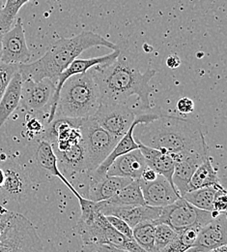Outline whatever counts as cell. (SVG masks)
<instances>
[{
	"instance_id": "obj_2",
	"label": "cell",
	"mask_w": 227,
	"mask_h": 252,
	"mask_svg": "<svg viewBox=\"0 0 227 252\" xmlns=\"http://www.w3.org/2000/svg\"><path fill=\"white\" fill-rule=\"evenodd\" d=\"M133 138L138 144L173 155L208 153L200 126L178 117L159 115L152 122L139 124L134 128Z\"/></svg>"
},
{
	"instance_id": "obj_18",
	"label": "cell",
	"mask_w": 227,
	"mask_h": 252,
	"mask_svg": "<svg viewBox=\"0 0 227 252\" xmlns=\"http://www.w3.org/2000/svg\"><path fill=\"white\" fill-rule=\"evenodd\" d=\"M54 152L57 158L58 169L70 184L77 177L88 175L84 148L81 141L66 151Z\"/></svg>"
},
{
	"instance_id": "obj_24",
	"label": "cell",
	"mask_w": 227,
	"mask_h": 252,
	"mask_svg": "<svg viewBox=\"0 0 227 252\" xmlns=\"http://www.w3.org/2000/svg\"><path fill=\"white\" fill-rule=\"evenodd\" d=\"M217 170L213 165L212 158L209 156L195 170L188 186V191L203 189L207 187H221Z\"/></svg>"
},
{
	"instance_id": "obj_40",
	"label": "cell",
	"mask_w": 227,
	"mask_h": 252,
	"mask_svg": "<svg viewBox=\"0 0 227 252\" xmlns=\"http://www.w3.org/2000/svg\"><path fill=\"white\" fill-rule=\"evenodd\" d=\"M4 179H5L4 171H3V169H2V168H0V189H1V188H2V186H3Z\"/></svg>"
},
{
	"instance_id": "obj_7",
	"label": "cell",
	"mask_w": 227,
	"mask_h": 252,
	"mask_svg": "<svg viewBox=\"0 0 227 252\" xmlns=\"http://www.w3.org/2000/svg\"><path fill=\"white\" fill-rule=\"evenodd\" d=\"M28 178L33 173H48L59 179L71 192L76 189L66 180L65 177L60 173L57 166V158L52 145L47 141L42 135L33 138L30 144L26 147V151L20 164Z\"/></svg>"
},
{
	"instance_id": "obj_4",
	"label": "cell",
	"mask_w": 227,
	"mask_h": 252,
	"mask_svg": "<svg viewBox=\"0 0 227 252\" xmlns=\"http://www.w3.org/2000/svg\"><path fill=\"white\" fill-rule=\"evenodd\" d=\"M101 99L93 69L70 77L62 86L55 116L88 119L95 115Z\"/></svg>"
},
{
	"instance_id": "obj_3",
	"label": "cell",
	"mask_w": 227,
	"mask_h": 252,
	"mask_svg": "<svg viewBox=\"0 0 227 252\" xmlns=\"http://www.w3.org/2000/svg\"><path fill=\"white\" fill-rule=\"evenodd\" d=\"M102 46L112 51L118 48L114 43L97 33L82 32L72 38H61L54 42L38 61L32 63L19 64V72L23 81L39 82L50 79L56 85L59 75L77 57L87 49Z\"/></svg>"
},
{
	"instance_id": "obj_11",
	"label": "cell",
	"mask_w": 227,
	"mask_h": 252,
	"mask_svg": "<svg viewBox=\"0 0 227 252\" xmlns=\"http://www.w3.org/2000/svg\"><path fill=\"white\" fill-rule=\"evenodd\" d=\"M31 53L27 47L23 21L17 19L14 28L2 33V54L0 62L8 64L28 63Z\"/></svg>"
},
{
	"instance_id": "obj_13",
	"label": "cell",
	"mask_w": 227,
	"mask_h": 252,
	"mask_svg": "<svg viewBox=\"0 0 227 252\" xmlns=\"http://www.w3.org/2000/svg\"><path fill=\"white\" fill-rule=\"evenodd\" d=\"M119 54H120V49H119V46H118V48L116 50L112 51L111 54H108V55H105V56H102V57H98V58L86 59V60L76 59L71 63L66 68L65 70L59 75V77L56 81L55 93H54V96H53V99L51 101V105H50V111H49V117H48V123L47 124H50L55 117L60 90H61L62 86L64 85V83L70 77H72L74 75H76V74L84 73V72L88 71L89 69H91V68H93L97 65L112 63L117 59Z\"/></svg>"
},
{
	"instance_id": "obj_15",
	"label": "cell",
	"mask_w": 227,
	"mask_h": 252,
	"mask_svg": "<svg viewBox=\"0 0 227 252\" xmlns=\"http://www.w3.org/2000/svg\"><path fill=\"white\" fill-rule=\"evenodd\" d=\"M98 210L103 216H113L125 221L132 229L135 225L143 221H156L162 212V208L142 206H110L104 201L97 202Z\"/></svg>"
},
{
	"instance_id": "obj_38",
	"label": "cell",
	"mask_w": 227,
	"mask_h": 252,
	"mask_svg": "<svg viewBox=\"0 0 227 252\" xmlns=\"http://www.w3.org/2000/svg\"><path fill=\"white\" fill-rule=\"evenodd\" d=\"M181 64V60L177 57V56H170L167 60H166V65L167 67L171 68V69H176L180 66Z\"/></svg>"
},
{
	"instance_id": "obj_31",
	"label": "cell",
	"mask_w": 227,
	"mask_h": 252,
	"mask_svg": "<svg viewBox=\"0 0 227 252\" xmlns=\"http://www.w3.org/2000/svg\"><path fill=\"white\" fill-rule=\"evenodd\" d=\"M106 220L109 222V224L115 229L117 230L119 233L123 234L124 236L130 238V239H133L132 237V229L130 228V226L125 222L122 220L121 219H118L116 217L113 216H105Z\"/></svg>"
},
{
	"instance_id": "obj_12",
	"label": "cell",
	"mask_w": 227,
	"mask_h": 252,
	"mask_svg": "<svg viewBox=\"0 0 227 252\" xmlns=\"http://www.w3.org/2000/svg\"><path fill=\"white\" fill-rule=\"evenodd\" d=\"M158 117H159V115H157V114H145V115L135 116V119H134L132 125L129 128V130L123 137L120 138V140L115 145L112 152L101 163V165L98 167L96 170H94L93 172H91L88 175V185H89V183L95 182V181L103 178L104 176H106L107 169L109 168V166L112 164V162L116 158H119L123 155H126L131 151L139 149L138 143H136L133 138V131H134L135 126L139 124H145V123L152 122L153 120L157 119Z\"/></svg>"
},
{
	"instance_id": "obj_32",
	"label": "cell",
	"mask_w": 227,
	"mask_h": 252,
	"mask_svg": "<svg viewBox=\"0 0 227 252\" xmlns=\"http://www.w3.org/2000/svg\"><path fill=\"white\" fill-rule=\"evenodd\" d=\"M227 192L226 189L217 191L214 200V211L220 214H227Z\"/></svg>"
},
{
	"instance_id": "obj_30",
	"label": "cell",
	"mask_w": 227,
	"mask_h": 252,
	"mask_svg": "<svg viewBox=\"0 0 227 252\" xmlns=\"http://www.w3.org/2000/svg\"><path fill=\"white\" fill-rule=\"evenodd\" d=\"M19 71V64H8L0 62V99L4 94L11 79Z\"/></svg>"
},
{
	"instance_id": "obj_10",
	"label": "cell",
	"mask_w": 227,
	"mask_h": 252,
	"mask_svg": "<svg viewBox=\"0 0 227 252\" xmlns=\"http://www.w3.org/2000/svg\"><path fill=\"white\" fill-rule=\"evenodd\" d=\"M55 93V83L50 79L39 82L32 80L23 81L20 104L32 115L49 113Z\"/></svg>"
},
{
	"instance_id": "obj_8",
	"label": "cell",
	"mask_w": 227,
	"mask_h": 252,
	"mask_svg": "<svg viewBox=\"0 0 227 252\" xmlns=\"http://www.w3.org/2000/svg\"><path fill=\"white\" fill-rule=\"evenodd\" d=\"M213 220L211 212L203 211L189 203L183 197L171 205L163 207L156 223H165L178 233L193 226H204Z\"/></svg>"
},
{
	"instance_id": "obj_28",
	"label": "cell",
	"mask_w": 227,
	"mask_h": 252,
	"mask_svg": "<svg viewBox=\"0 0 227 252\" xmlns=\"http://www.w3.org/2000/svg\"><path fill=\"white\" fill-rule=\"evenodd\" d=\"M25 3V0H6L5 5L0 10L1 33H5L12 29L19 11Z\"/></svg>"
},
{
	"instance_id": "obj_16",
	"label": "cell",
	"mask_w": 227,
	"mask_h": 252,
	"mask_svg": "<svg viewBox=\"0 0 227 252\" xmlns=\"http://www.w3.org/2000/svg\"><path fill=\"white\" fill-rule=\"evenodd\" d=\"M145 204L151 207L163 208L174 203L181 196L176 189L161 175L152 182L138 180Z\"/></svg>"
},
{
	"instance_id": "obj_1",
	"label": "cell",
	"mask_w": 227,
	"mask_h": 252,
	"mask_svg": "<svg viewBox=\"0 0 227 252\" xmlns=\"http://www.w3.org/2000/svg\"><path fill=\"white\" fill-rule=\"evenodd\" d=\"M119 46V45H118ZM117 59L112 63L93 67L101 103H123L131 96H137L141 105L150 107L152 88L149 83L156 75V70L147 69L140 72L127 55L126 50H121Z\"/></svg>"
},
{
	"instance_id": "obj_22",
	"label": "cell",
	"mask_w": 227,
	"mask_h": 252,
	"mask_svg": "<svg viewBox=\"0 0 227 252\" xmlns=\"http://www.w3.org/2000/svg\"><path fill=\"white\" fill-rule=\"evenodd\" d=\"M131 181L133 180L129 178L104 176L98 181L89 183L86 192V198L94 202L108 200L117 191L128 186Z\"/></svg>"
},
{
	"instance_id": "obj_25",
	"label": "cell",
	"mask_w": 227,
	"mask_h": 252,
	"mask_svg": "<svg viewBox=\"0 0 227 252\" xmlns=\"http://www.w3.org/2000/svg\"><path fill=\"white\" fill-rule=\"evenodd\" d=\"M110 206H142L146 205L138 180L131 181L128 186L117 191L111 198L104 201Z\"/></svg>"
},
{
	"instance_id": "obj_21",
	"label": "cell",
	"mask_w": 227,
	"mask_h": 252,
	"mask_svg": "<svg viewBox=\"0 0 227 252\" xmlns=\"http://www.w3.org/2000/svg\"><path fill=\"white\" fill-rule=\"evenodd\" d=\"M139 145V150L145 159L146 165L154 170L158 175L164 177L172 186V175L175 168V158L173 154L164 150H158ZM174 187V186H173Z\"/></svg>"
},
{
	"instance_id": "obj_5",
	"label": "cell",
	"mask_w": 227,
	"mask_h": 252,
	"mask_svg": "<svg viewBox=\"0 0 227 252\" xmlns=\"http://www.w3.org/2000/svg\"><path fill=\"white\" fill-rule=\"evenodd\" d=\"M43 243L25 217L11 213L0 235V252H43Z\"/></svg>"
},
{
	"instance_id": "obj_41",
	"label": "cell",
	"mask_w": 227,
	"mask_h": 252,
	"mask_svg": "<svg viewBox=\"0 0 227 252\" xmlns=\"http://www.w3.org/2000/svg\"><path fill=\"white\" fill-rule=\"evenodd\" d=\"M1 54H2V33L0 32V59H1Z\"/></svg>"
},
{
	"instance_id": "obj_42",
	"label": "cell",
	"mask_w": 227,
	"mask_h": 252,
	"mask_svg": "<svg viewBox=\"0 0 227 252\" xmlns=\"http://www.w3.org/2000/svg\"><path fill=\"white\" fill-rule=\"evenodd\" d=\"M2 7H3V2H2V0H0V10Z\"/></svg>"
},
{
	"instance_id": "obj_9",
	"label": "cell",
	"mask_w": 227,
	"mask_h": 252,
	"mask_svg": "<svg viewBox=\"0 0 227 252\" xmlns=\"http://www.w3.org/2000/svg\"><path fill=\"white\" fill-rule=\"evenodd\" d=\"M98 125L115 137H123L135 119V113L127 104L101 103L93 116Z\"/></svg>"
},
{
	"instance_id": "obj_35",
	"label": "cell",
	"mask_w": 227,
	"mask_h": 252,
	"mask_svg": "<svg viewBox=\"0 0 227 252\" xmlns=\"http://www.w3.org/2000/svg\"><path fill=\"white\" fill-rule=\"evenodd\" d=\"M26 127L28 132L32 134L33 138L41 135L45 129L42 126V124L39 122V120H37L36 118H33L30 121H28L26 124Z\"/></svg>"
},
{
	"instance_id": "obj_17",
	"label": "cell",
	"mask_w": 227,
	"mask_h": 252,
	"mask_svg": "<svg viewBox=\"0 0 227 252\" xmlns=\"http://www.w3.org/2000/svg\"><path fill=\"white\" fill-rule=\"evenodd\" d=\"M175 168L172 175V183L179 195L183 197L187 191L189 183L198 166L207 158L208 153H190L173 155Z\"/></svg>"
},
{
	"instance_id": "obj_23",
	"label": "cell",
	"mask_w": 227,
	"mask_h": 252,
	"mask_svg": "<svg viewBox=\"0 0 227 252\" xmlns=\"http://www.w3.org/2000/svg\"><path fill=\"white\" fill-rule=\"evenodd\" d=\"M23 79L20 72H16L11 79L4 94L0 99V127L3 126L20 105Z\"/></svg>"
},
{
	"instance_id": "obj_19",
	"label": "cell",
	"mask_w": 227,
	"mask_h": 252,
	"mask_svg": "<svg viewBox=\"0 0 227 252\" xmlns=\"http://www.w3.org/2000/svg\"><path fill=\"white\" fill-rule=\"evenodd\" d=\"M147 167L145 159L139 149L116 158L109 166L106 176H116L139 180L142 172Z\"/></svg>"
},
{
	"instance_id": "obj_29",
	"label": "cell",
	"mask_w": 227,
	"mask_h": 252,
	"mask_svg": "<svg viewBox=\"0 0 227 252\" xmlns=\"http://www.w3.org/2000/svg\"><path fill=\"white\" fill-rule=\"evenodd\" d=\"M179 233L165 223H156L155 227V248L157 252L178 237Z\"/></svg>"
},
{
	"instance_id": "obj_27",
	"label": "cell",
	"mask_w": 227,
	"mask_h": 252,
	"mask_svg": "<svg viewBox=\"0 0 227 252\" xmlns=\"http://www.w3.org/2000/svg\"><path fill=\"white\" fill-rule=\"evenodd\" d=\"M155 221H143L132 228L133 240L147 252H157L155 248Z\"/></svg>"
},
{
	"instance_id": "obj_20",
	"label": "cell",
	"mask_w": 227,
	"mask_h": 252,
	"mask_svg": "<svg viewBox=\"0 0 227 252\" xmlns=\"http://www.w3.org/2000/svg\"><path fill=\"white\" fill-rule=\"evenodd\" d=\"M5 179L1 189L12 199L22 200L29 191V178L20 164H9L3 169Z\"/></svg>"
},
{
	"instance_id": "obj_43",
	"label": "cell",
	"mask_w": 227,
	"mask_h": 252,
	"mask_svg": "<svg viewBox=\"0 0 227 252\" xmlns=\"http://www.w3.org/2000/svg\"><path fill=\"white\" fill-rule=\"evenodd\" d=\"M25 1H26V3H27V2H29V1H31V0H25Z\"/></svg>"
},
{
	"instance_id": "obj_14",
	"label": "cell",
	"mask_w": 227,
	"mask_h": 252,
	"mask_svg": "<svg viewBox=\"0 0 227 252\" xmlns=\"http://www.w3.org/2000/svg\"><path fill=\"white\" fill-rule=\"evenodd\" d=\"M227 244V214H221L201 227L194 246L187 252H208Z\"/></svg>"
},
{
	"instance_id": "obj_39",
	"label": "cell",
	"mask_w": 227,
	"mask_h": 252,
	"mask_svg": "<svg viewBox=\"0 0 227 252\" xmlns=\"http://www.w3.org/2000/svg\"><path fill=\"white\" fill-rule=\"evenodd\" d=\"M208 252H227V246H222V247H219L217 249H214L212 251H209Z\"/></svg>"
},
{
	"instance_id": "obj_26",
	"label": "cell",
	"mask_w": 227,
	"mask_h": 252,
	"mask_svg": "<svg viewBox=\"0 0 227 252\" xmlns=\"http://www.w3.org/2000/svg\"><path fill=\"white\" fill-rule=\"evenodd\" d=\"M223 189L225 188L221 186V187H207L203 189H195L193 191L187 192L183 196V198L200 210L212 212L214 211V200H215L216 193L218 190Z\"/></svg>"
},
{
	"instance_id": "obj_34",
	"label": "cell",
	"mask_w": 227,
	"mask_h": 252,
	"mask_svg": "<svg viewBox=\"0 0 227 252\" xmlns=\"http://www.w3.org/2000/svg\"><path fill=\"white\" fill-rule=\"evenodd\" d=\"M177 110L182 115H190L195 111V103L191 98L183 97L177 102Z\"/></svg>"
},
{
	"instance_id": "obj_6",
	"label": "cell",
	"mask_w": 227,
	"mask_h": 252,
	"mask_svg": "<svg viewBox=\"0 0 227 252\" xmlns=\"http://www.w3.org/2000/svg\"><path fill=\"white\" fill-rule=\"evenodd\" d=\"M79 130L89 175L108 157L120 138L113 136L99 126L93 117L83 119Z\"/></svg>"
},
{
	"instance_id": "obj_33",
	"label": "cell",
	"mask_w": 227,
	"mask_h": 252,
	"mask_svg": "<svg viewBox=\"0 0 227 252\" xmlns=\"http://www.w3.org/2000/svg\"><path fill=\"white\" fill-rule=\"evenodd\" d=\"M190 248L186 245V243L182 240L180 235L168 245H166L160 252H186Z\"/></svg>"
},
{
	"instance_id": "obj_36",
	"label": "cell",
	"mask_w": 227,
	"mask_h": 252,
	"mask_svg": "<svg viewBox=\"0 0 227 252\" xmlns=\"http://www.w3.org/2000/svg\"><path fill=\"white\" fill-rule=\"evenodd\" d=\"M90 249H92L94 252H130L125 251V250H121L109 245H98L91 247Z\"/></svg>"
},
{
	"instance_id": "obj_37",
	"label": "cell",
	"mask_w": 227,
	"mask_h": 252,
	"mask_svg": "<svg viewBox=\"0 0 227 252\" xmlns=\"http://www.w3.org/2000/svg\"><path fill=\"white\" fill-rule=\"evenodd\" d=\"M157 176H158V174L154 170H152L151 168H149L147 166L144 169V171L142 172L141 177H140L139 180H142L144 182H152V181H154L157 178Z\"/></svg>"
},
{
	"instance_id": "obj_44",
	"label": "cell",
	"mask_w": 227,
	"mask_h": 252,
	"mask_svg": "<svg viewBox=\"0 0 227 252\" xmlns=\"http://www.w3.org/2000/svg\"></svg>"
}]
</instances>
